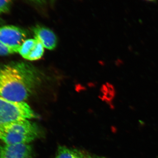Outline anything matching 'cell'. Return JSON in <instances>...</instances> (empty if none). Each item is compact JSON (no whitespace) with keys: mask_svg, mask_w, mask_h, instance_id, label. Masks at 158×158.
Instances as JSON below:
<instances>
[{"mask_svg":"<svg viewBox=\"0 0 158 158\" xmlns=\"http://www.w3.org/2000/svg\"><path fill=\"white\" fill-rule=\"evenodd\" d=\"M94 158L90 156H86V158Z\"/></svg>","mask_w":158,"mask_h":158,"instance_id":"9a60e30c","label":"cell"},{"mask_svg":"<svg viewBox=\"0 0 158 158\" xmlns=\"http://www.w3.org/2000/svg\"><path fill=\"white\" fill-rule=\"evenodd\" d=\"M38 77L36 71L24 62L0 65V97L15 102H24L34 91Z\"/></svg>","mask_w":158,"mask_h":158,"instance_id":"6da1fadb","label":"cell"},{"mask_svg":"<svg viewBox=\"0 0 158 158\" xmlns=\"http://www.w3.org/2000/svg\"><path fill=\"white\" fill-rule=\"evenodd\" d=\"M13 0H0V14L6 13L10 10Z\"/></svg>","mask_w":158,"mask_h":158,"instance_id":"8fae6325","label":"cell"},{"mask_svg":"<svg viewBox=\"0 0 158 158\" xmlns=\"http://www.w3.org/2000/svg\"><path fill=\"white\" fill-rule=\"evenodd\" d=\"M27 35V32L24 30L16 26L0 27V40L11 47L19 49Z\"/></svg>","mask_w":158,"mask_h":158,"instance_id":"277c9868","label":"cell"},{"mask_svg":"<svg viewBox=\"0 0 158 158\" xmlns=\"http://www.w3.org/2000/svg\"><path fill=\"white\" fill-rule=\"evenodd\" d=\"M35 39L41 42L44 48L53 50L56 48L57 39L56 34L48 28L42 26L37 25L33 29Z\"/></svg>","mask_w":158,"mask_h":158,"instance_id":"8992f818","label":"cell"},{"mask_svg":"<svg viewBox=\"0 0 158 158\" xmlns=\"http://www.w3.org/2000/svg\"><path fill=\"white\" fill-rule=\"evenodd\" d=\"M3 23V21L2 19H0V27L1 26H2V24Z\"/></svg>","mask_w":158,"mask_h":158,"instance_id":"4fadbf2b","label":"cell"},{"mask_svg":"<svg viewBox=\"0 0 158 158\" xmlns=\"http://www.w3.org/2000/svg\"><path fill=\"white\" fill-rule=\"evenodd\" d=\"M44 52V47L41 42L37 40L36 46L33 51L31 52L27 59L31 61L38 60L42 57Z\"/></svg>","mask_w":158,"mask_h":158,"instance_id":"9c48e42d","label":"cell"},{"mask_svg":"<svg viewBox=\"0 0 158 158\" xmlns=\"http://www.w3.org/2000/svg\"><path fill=\"white\" fill-rule=\"evenodd\" d=\"M37 41L36 39L26 40L20 47L19 51L20 55L25 59H27L36 46Z\"/></svg>","mask_w":158,"mask_h":158,"instance_id":"ba28073f","label":"cell"},{"mask_svg":"<svg viewBox=\"0 0 158 158\" xmlns=\"http://www.w3.org/2000/svg\"><path fill=\"white\" fill-rule=\"evenodd\" d=\"M32 158V148L27 144H5L0 147V158Z\"/></svg>","mask_w":158,"mask_h":158,"instance_id":"5b68a950","label":"cell"},{"mask_svg":"<svg viewBox=\"0 0 158 158\" xmlns=\"http://www.w3.org/2000/svg\"><path fill=\"white\" fill-rule=\"evenodd\" d=\"M36 124L27 120L0 125V139L6 144H28L38 137Z\"/></svg>","mask_w":158,"mask_h":158,"instance_id":"7a4b0ae2","label":"cell"},{"mask_svg":"<svg viewBox=\"0 0 158 158\" xmlns=\"http://www.w3.org/2000/svg\"><path fill=\"white\" fill-rule=\"evenodd\" d=\"M81 152L71 149L65 146H59L56 158H85Z\"/></svg>","mask_w":158,"mask_h":158,"instance_id":"52a82bcc","label":"cell"},{"mask_svg":"<svg viewBox=\"0 0 158 158\" xmlns=\"http://www.w3.org/2000/svg\"><path fill=\"white\" fill-rule=\"evenodd\" d=\"M51 1H54V0H51Z\"/></svg>","mask_w":158,"mask_h":158,"instance_id":"2e32d148","label":"cell"},{"mask_svg":"<svg viewBox=\"0 0 158 158\" xmlns=\"http://www.w3.org/2000/svg\"><path fill=\"white\" fill-rule=\"evenodd\" d=\"M145 1L150 2H155V1H156V0H145Z\"/></svg>","mask_w":158,"mask_h":158,"instance_id":"5bb4252c","label":"cell"},{"mask_svg":"<svg viewBox=\"0 0 158 158\" xmlns=\"http://www.w3.org/2000/svg\"><path fill=\"white\" fill-rule=\"evenodd\" d=\"M30 1L39 4H44L45 2V0H30Z\"/></svg>","mask_w":158,"mask_h":158,"instance_id":"7c38bea8","label":"cell"},{"mask_svg":"<svg viewBox=\"0 0 158 158\" xmlns=\"http://www.w3.org/2000/svg\"><path fill=\"white\" fill-rule=\"evenodd\" d=\"M19 49L11 47L0 40V56H6L19 52Z\"/></svg>","mask_w":158,"mask_h":158,"instance_id":"30bf717a","label":"cell"},{"mask_svg":"<svg viewBox=\"0 0 158 158\" xmlns=\"http://www.w3.org/2000/svg\"><path fill=\"white\" fill-rule=\"evenodd\" d=\"M37 117L30 106L24 102L11 101L0 97V125Z\"/></svg>","mask_w":158,"mask_h":158,"instance_id":"3957f363","label":"cell"}]
</instances>
